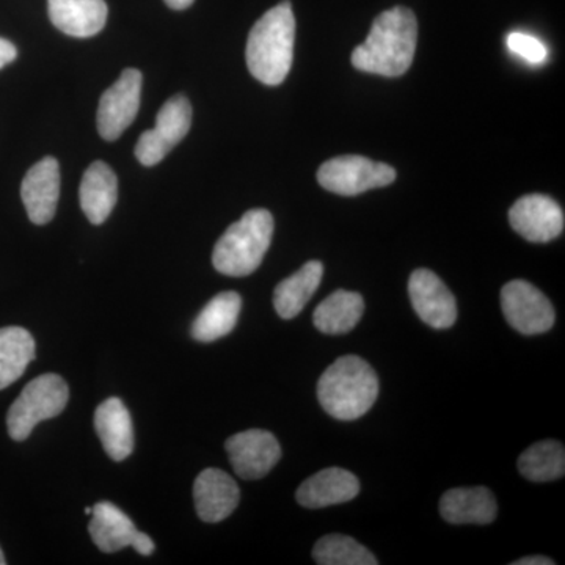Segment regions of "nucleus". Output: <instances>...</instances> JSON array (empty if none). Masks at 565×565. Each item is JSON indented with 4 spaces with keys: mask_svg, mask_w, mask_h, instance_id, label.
<instances>
[{
    "mask_svg": "<svg viewBox=\"0 0 565 565\" xmlns=\"http://www.w3.org/2000/svg\"><path fill=\"white\" fill-rule=\"evenodd\" d=\"M418 22L414 11L394 7L375 18L366 41L352 54V65L363 73L399 77L414 62Z\"/></svg>",
    "mask_w": 565,
    "mask_h": 565,
    "instance_id": "nucleus-1",
    "label": "nucleus"
},
{
    "mask_svg": "<svg viewBox=\"0 0 565 565\" xmlns=\"http://www.w3.org/2000/svg\"><path fill=\"white\" fill-rule=\"evenodd\" d=\"M296 18L288 0L266 11L248 35L247 66L266 85H280L291 71Z\"/></svg>",
    "mask_w": 565,
    "mask_h": 565,
    "instance_id": "nucleus-2",
    "label": "nucleus"
},
{
    "mask_svg": "<svg viewBox=\"0 0 565 565\" xmlns=\"http://www.w3.org/2000/svg\"><path fill=\"white\" fill-rule=\"evenodd\" d=\"M379 396V377L370 363L356 355L340 356L318 382L323 411L340 422H353L371 411Z\"/></svg>",
    "mask_w": 565,
    "mask_h": 565,
    "instance_id": "nucleus-3",
    "label": "nucleus"
},
{
    "mask_svg": "<svg viewBox=\"0 0 565 565\" xmlns=\"http://www.w3.org/2000/svg\"><path fill=\"white\" fill-rule=\"evenodd\" d=\"M273 234L274 217L269 211L245 212L215 244L212 264L217 273L228 277H247L262 266Z\"/></svg>",
    "mask_w": 565,
    "mask_h": 565,
    "instance_id": "nucleus-4",
    "label": "nucleus"
},
{
    "mask_svg": "<svg viewBox=\"0 0 565 565\" xmlns=\"http://www.w3.org/2000/svg\"><path fill=\"white\" fill-rule=\"evenodd\" d=\"M68 399V385L61 375L43 374L33 379L11 404L7 415L10 437L14 441H24L31 437L36 424L61 415Z\"/></svg>",
    "mask_w": 565,
    "mask_h": 565,
    "instance_id": "nucleus-5",
    "label": "nucleus"
},
{
    "mask_svg": "<svg viewBox=\"0 0 565 565\" xmlns=\"http://www.w3.org/2000/svg\"><path fill=\"white\" fill-rule=\"evenodd\" d=\"M396 180V170L386 163L374 162L363 156H340L322 163L319 184L337 195L353 196L385 188Z\"/></svg>",
    "mask_w": 565,
    "mask_h": 565,
    "instance_id": "nucleus-6",
    "label": "nucleus"
},
{
    "mask_svg": "<svg viewBox=\"0 0 565 565\" xmlns=\"http://www.w3.org/2000/svg\"><path fill=\"white\" fill-rule=\"evenodd\" d=\"M191 126V103L184 95H174L159 110L156 128L141 134L137 141V161L145 167L158 166L188 136Z\"/></svg>",
    "mask_w": 565,
    "mask_h": 565,
    "instance_id": "nucleus-7",
    "label": "nucleus"
},
{
    "mask_svg": "<svg viewBox=\"0 0 565 565\" xmlns=\"http://www.w3.org/2000/svg\"><path fill=\"white\" fill-rule=\"evenodd\" d=\"M505 321L522 334H541L555 326V308L541 289L525 280L509 281L501 289Z\"/></svg>",
    "mask_w": 565,
    "mask_h": 565,
    "instance_id": "nucleus-8",
    "label": "nucleus"
},
{
    "mask_svg": "<svg viewBox=\"0 0 565 565\" xmlns=\"http://www.w3.org/2000/svg\"><path fill=\"white\" fill-rule=\"evenodd\" d=\"M143 76L139 70L122 71L120 79L103 93L98 107V131L104 140L120 139L140 109Z\"/></svg>",
    "mask_w": 565,
    "mask_h": 565,
    "instance_id": "nucleus-9",
    "label": "nucleus"
},
{
    "mask_svg": "<svg viewBox=\"0 0 565 565\" xmlns=\"http://www.w3.org/2000/svg\"><path fill=\"white\" fill-rule=\"evenodd\" d=\"M225 448L233 470L245 481L269 475L281 457L280 444L275 435L262 429L233 435L226 440Z\"/></svg>",
    "mask_w": 565,
    "mask_h": 565,
    "instance_id": "nucleus-10",
    "label": "nucleus"
},
{
    "mask_svg": "<svg viewBox=\"0 0 565 565\" xmlns=\"http://www.w3.org/2000/svg\"><path fill=\"white\" fill-rule=\"evenodd\" d=\"M509 222L520 236L530 243L545 244L564 232L563 207L541 193H531L516 200L509 211Z\"/></svg>",
    "mask_w": 565,
    "mask_h": 565,
    "instance_id": "nucleus-11",
    "label": "nucleus"
},
{
    "mask_svg": "<svg viewBox=\"0 0 565 565\" xmlns=\"http://www.w3.org/2000/svg\"><path fill=\"white\" fill-rule=\"evenodd\" d=\"M408 296L416 315L427 326L446 330L457 319L456 297L433 270L416 269L408 281Z\"/></svg>",
    "mask_w": 565,
    "mask_h": 565,
    "instance_id": "nucleus-12",
    "label": "nucleus"
},
{
    "mask_svg": "<svg viewBox=\"0 0 565 565\" xmlns=\"http://www.w3.org/2000/svg\"><path fill=\"white\" fill-rule=\"evenodd\" d=\"M61 196V166L57 159H41L29 170L21 184V199L29 218L35 225H46L54 218Z\"/></svg>",
    "mask_w": 565,
    "mask_h": 565,
    "instance_id": "nucleus-13",
    "label": "nucleus"
},
{
    "mask_svg": "<svg viewBox=\"0 0 565 565\" xmlns=\"http://www.w3.org/2000/svg\"><path fill=\"white\" fill-rule=\"evenodd\" d=\"M196 514L206 523H218L236 511L241 490L236 481L218 468H207L193 484Z\"/></svg>",
    "mask_w": 565,
    "mask_h": 565,
    "instance_id": "nucleus-14",
    "label": "nucleus"
},
{
    "mask_svg": "<svg viewBox=\"0 0 565 565\" xmlns=\"http://www.w3.org/2000/svg\"><path fill=\"white\" fill-rule=\"evenodd\" d=\"M360 493V482L355 475L343 468L332 467L308 478L297 490L296 498L307 509H323L343 504Z\"/></svg>",
    "mask_w": 565,
    "mask_h": 565,
    "instance_id": "nucleus-15",
    "label": "nucleus"
},
{
    "mask_svg": "<svg viewBox=\"0 0 565 565\" xmlns=\"http://www.w3.org/2000/svg\"><path fill=\"white\" fill-rule=\"evenodd\" d=\"M47 11L52 24L74 39L102 32L109 14L104 0H47Z\"/></svg>",
    "mask_w": 565,
    "mask_h": 565,
    "instance_id": "nucleus-16",
    "label": "nucleus"
},
{
    "mask_svg": "<svg viewBox=\"0 0 565 565\" xmlns=\"http://www.w3.org/2000/svg\"><path fill=\"white\" fill-rule=\"evenodd\" d=\"M440 514L451 525H489L497 519V500L487 487L448 490L441 497Z\"/></svg>",
    "mask_w": 565,
    "mask_h": 565,
    "instance_id": "nucleus-17",
    "label": "nucleus"
},
{
    "mask_svg": "<svg viewBox=\"0 0 565 565\" xmlns=\"http://www.w3.org/2000/svg\"><path fill=\"white\" fill-rule=\"evenodd\" d=\"M95 429L111 460L121 462L132 455V419L121 399L110 397L96 408Z\"/></svg>",
    "mask_w": 565,
    "mask_h": 565,
    "instance_id": "nucleus-18",
    "label": "nucleus"
},
{
    "mask_svg": "<svg viewBox=\"0 0 565 565\" xmlns=\"http://www.w3.org/2000/svg\"><path fill=\"white\" fill-rule=\"evenodd\" d=\"M81 207L93 225H102L114 211L118 200L117 174L107 163L93 162L82 178Z\"/></svg>",
    "mask_w": 565,
    "mask_h": 565,
    "instance_id": "nucleus-19",
    "label": "nucleus"
},
{
    "mask_svg": "<svg viewBox=\"0 0 565 565\" xmlns=\"http://www.w3.org/2000/svg\"><path fill=\"white\" fill-rule=\"evenodd\" d=\"M88 531L93 542L104 553H117L126 546H131L134 539L139 534L132 520L109 501L93 505Z\"/></svg>",
    "mask_w": 565,
    "mask_h": 565,
    "instance_id": "nucleus-20",
    "label": "nucleus"
},
{
    "mask_svg": "<svg viewBox=\"0 0 565 565\" xmlns=\"http://www.w3.org/2000/svg\"><path fill=\"white\" fill-rule=\"evenodd\" d=\"M323 275L321 262H308L291 277L278 282L274 292V307L281 319L296 318L318 291Z\"/></svg>",
    "mask_w": 565,
    "mask_h": 565,
    "instance_id": "nucleus-21",
    "label": "nucleus"
},
{
    "mask_svg": "<svg viewBox=\"0 0 565 565\" xmlns=\"http://www.w3.org/2000/svg\"><path fill=\"white\" fill-rule=\"evenodd\" d=\"M243 299L239 294L226 291L217 294L202 313L196 316L192 326L193 340L199 343H212L232 333L239 319Z\"/></svg>",
    "mask_w": 565,
    "mask_h": 565,
    "instance_id": "nucleus-22",
    "label": "nucleus"
},
{
    "mask_svg": "<svg viewBox=\"0 0 565 565\" xmlns=\"http://www.w3.org/2000/svg\"><path fill=\"white\" fill-rule=\"evenodd\" d=\"M363 313L364 300L359 292L338 289L316 308L313 322L319 332L344 334L355 329Z\"/></svg>",
    "mask_w": 565,
    "mask_h": 565,
    "instance_id": "nucleus-23",
    "label": "nucleus"
},
{
    "mask_svg": "<svg viewBox=\"0 0 565 565\" xmlns=\"http://www.w3.org/2000/svg\"><path fill=\"white\" fill-rule=\"evenodd\" d=\"M35 359V340L21 327L0 329V390L18 381Z\"/></svg>",
    "mask_w": 565,
    "mask_h": 565,
    "instance_id": "nucleus-24",
    "label": "nucleus"
},
{
    "mask_svg": "<svg viewBox=\"0 0 565 565\" xmlns=\"http://www.w3.org/2000/svg\"><path fill=\"white\" fill-rule=\"evenodd\" d=\"M519 470L527 481L550 482L565 475V449L556 440H544L531 445L520 456Z\"/></svg>",
    "mask_w": 565,
    "mask_h": 565,
    "instance_id": "nucleus-25",
    "label": "nucleus"
},
{
    "mask_svg": "<svg viewBox=\"0 0 565 565\" xmlns=\"http://www.w3.org/2000/svg\"><path fill=\"white\" fill-rule=\"evenodd\" d=\"M313 559L319 565H377L373 553L355 539L343 534H329L318 541Z\"/></svg>",
    "mask_w": 565,
    "mask_h": 565,
    "instance_id": "nucleus-26",
    "label": "nucleus"
},
{
    "mask_svg": "<svg viewBox=\"0 0 565 565\" xmlns=\"http://www.w3.org/2000/svg\"><path fill=\"white\" fill-rule=\"evenodd\" d=\"M508 47L519 57L525 58L526 62L534 63V65H541L548 57L545 44L527 33H511L508 36Z\"/></svg>",
    "mask_w": 565,
    "mask_h": 565,
    "instance_id": "nucleus-27",
    "label": "nucleus"
},
{
    "mask_svg": "<svg viewBox=\"0 0 565 565\" xmlns=\"http://www.w3.org/2000/svg\"><path fill=\"white\" fill-rule=\"evenodd\" d=\"M18 50L11 41L0 39V70L6 68L9 63L17 61Z\"/></svg>",
    "mask_w": 565,
    "mask_h": 565,
    "instance_id": "nucleus-28",
    "label": "nucleus"
},
{
    "mask_svg": "<svg viewBox=\"0 0 565 565\" xmlns=\"http://www.w3.org/2000/svg\"><path fill=\"white\" fill-rule=\"evenodd\" d=\"M131 546L141 556H150L154 552V542L151 541L150 535L140 533V531L137 537L134 539Z\"/></svg>",
    "mask_w": 565,
    "mask_h": 565,
    "instance_id": "nucleus-29",
    "label": "nucleus"
},
{
    "mask_svg": "<svg viewBox=\"0 0 565 565\" xmlns=\"http://www.w3.org/2000/svg\"><path fill=\"white\" fill-rule=\"evenodd\" d=\"M512 565H555V561L546 556H527L522 559L514 561Z\"/></svg>",
    "mask_w": 565,
    "mask_h": 565,
    "instance_id": "nucleus-30",
    "label": "nucleus"
},
{
    "mask_svg": "<svg viewBox=\"0 0 565 565\" xmlns=\"http://www.w3.org/2000/svg\"><path fill=\"white\" fill-rule=\"evenodd\" d=\"M163 2L172 10H185L189 9L195 0H163Z\"/></svg>",
    "mask_w": 565,
    "mask_h": 565,
    "instance_id": "nucleus-31",
    "label": "nucleus"
},
{
    "mask_svg": "<svg viewBox=\"0 0 565 565\" xmlns=\"http://www.w3.org/2000/svg\"><path fill=\"white\" fill-rule=\"evenodd\" d=\"M6 556H3L2 548H0V565H6Z\"/></svg>",
    "mask_w": 565,
    "mask_h": 565,
    "instance_id": "nucleus-32",
    "label": "nucleus"
},
{
    "mask_svg": "<svg viewBox=\"0 0 565 565\" xmlns=\"http://www.w3.org/2000/svg\"><path fill=\"white\" fill-rule=\"evenodd\" d=\"M85 514L90 515L92 514V508H85Z\"/></svg>",
    "mask_w": 565,
    "mask_h": 565,
    "instance_id": "nucleus-33",
    "label": "nucleus"
}]
</instances>
